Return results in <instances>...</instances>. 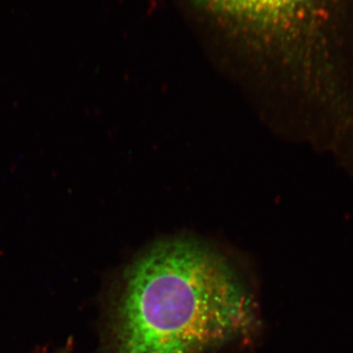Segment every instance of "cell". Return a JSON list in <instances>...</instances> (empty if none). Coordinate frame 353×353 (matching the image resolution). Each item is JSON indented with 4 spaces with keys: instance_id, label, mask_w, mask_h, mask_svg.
I'll return each mask as SVG.
<instances>
[{
    "instance_id": "obj_1",
    "label": "cell",
    "mask_w": 353,
    "mask_h": 353,
    "mask_svg": "<svg viewBox=\"0 0 353 353\" xmlns=\"http://www.w3.org/2000/svg\"><path fill=\"white\" fill-rule=\"evenodd\" d=\"M256 301L232 260L196 241L152 246L122 274L109 353H206L259 329Z\"/></svg>"
},
{
    "instance_id": "obj_2",
    "label": "cell",
    "mask_w": 353,
    "mask_h": 353,
    "mask_svg": "<svg viewBox=\"0 0 353 353\" xmlns=\"http://www.w3.org/2000/svg\"><path fill=\"white\" fill-rule=\"evenodd\" d=\"M192 12L290 73L326 62L340 46L347 0H187Z\"/></svg>"
},
{
    "instance_id": "obj_3",
    "label": "cell",
    "mask_w": 353,
    "mask_h": 353,
    "mask_svg": "<svg viewBox=\"0 0 353 353\" xmlns=\"http://www.w3.org/2000/svg\"><path fill=\"white\" fill-rule=\"evenodd\" d=\"M70 347L71 345H67L65 348H60V350H54V352H48V350H44V352H39L38 353H71L70 352Z\"/></svg>"
}]
</instances>
